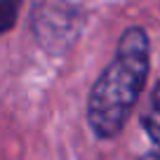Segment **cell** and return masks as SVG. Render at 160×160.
Returning <instances> with one entry per match:
<instances>
[{
	"label": "cell",
	"instance_id": "obj_2",
	"mask_svg": "<svg viewBox=\"0 0 160 160\" xmlns=\"http://www.w3.org/2000/svg\"><path fill=\"white\" fill-rule=\"evenodd\" d=\"M78 24H80L78 12L64 0H42L33 14V28L40 45L50 47L52 52L61 50L75 38Z\"/></svg>",
	"mask_w": 160,
	"mask_h": 160
},
{
	"label": "cell",
	"instance_id": "obj_3",
	"mask_svg": "<svg viewBox=\"0 0 160 160\" xmlns=\"http://www.w3.org/2000/svg\"><path fill=\"white\" fill-rule=\"evenodd\" d=\"M144 127H146V132H148L151 141L160 148V82H158V87H155L153 97H151V104H148V108H146V113H144Z\"/></svg>",
	"mask_w": 160,
	"mask_h": 160
},
{
	"label": "cell",
	"instance_id": "obj_1",
	"mask_svg": "<svg viewBox=\"0 0 160 160\" xmlns=\"http://www.w3.org/2000/svg\"><path fill=\"white\" fill-rule=\"evenodd\" d=\"M148 75V38L144 28H127L115 57L92 87L87 118L97 137L111 139L125 127Z\"/></svg>",
	"mask_w": 160,
	"mask_h": 160
},
{
	"label": "cell",
	"instance_id": "obj_4",
	"mask_svg": "<svg viewBox=\"0 0 160 160\" xmlns=\"http://www.w3.org/2000/svg\"><path fill=\"white\" fill-rule=\"evenodd\" d=\"M21 2L24 0H0V33H5L14 26L19 10H21Z\"/></svg>",
	"mask_w": 160,
	"mask_h": 160
}]
</instances>
